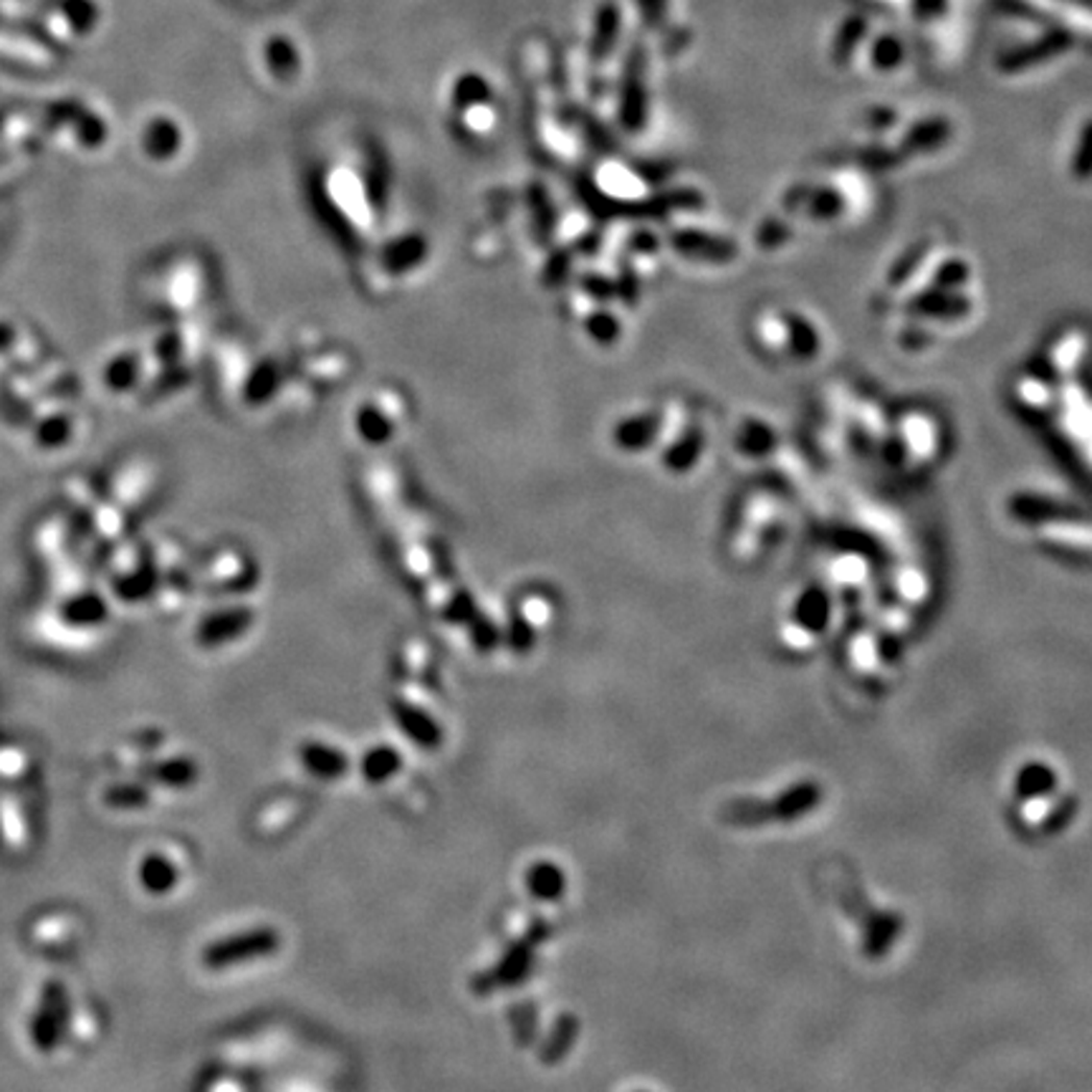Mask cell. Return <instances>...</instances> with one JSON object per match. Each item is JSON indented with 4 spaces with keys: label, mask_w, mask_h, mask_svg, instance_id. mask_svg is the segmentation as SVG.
I'll return each instance as SVG.
<instances>
[{
    "label": "cell",
    "mask_w": 1092,
    "mask_h": 1092,
    "mask_svg": "<svg viewBox=\"0 0 1092 1092\" xmlns=\"http://www.w3.org/2000/svg\"><path fill=\"white\" fill-rule=\"evenodd\" d=\"M278 946H282V936L276 933V928L261 926L218 939L216 944L205 948L202 961H205L208 969H230V966L250 964V961L273 956V953L278 951Z\"/></svg>",
    "instance_id": "6da1fadb"
},
{
    "label": "cell",
    "mask_w": 1092,
    "mask_h": 1092,
    "mask_svg": "<svg viewBox=\"0 0 1092 1092\" xmlns=\"http://www.w3.org/2000/svg\"><path fill=\"white\" fill-rule=\"evenodd\" d=\"M1070 46H1072V35L1067 33V28H1054L1052 33L1042 35V39H1037V41H1032V44L1019 46V49L1004 53L999 62V67L1001 71H1006V74H1019V71H1026V69L1037 67V64H1044V62H1049V58L1060 56V53H1065Z\"/></svg>",
    "instance_id": "7a4b0ae2"
},
{
    "label": "cell",
    "mask_w": 1092,
    "mask_h": 1092,
    "mask_svg": "<svg viewBox=\"0 0 1092 1092\" xmlns=\"http://www.w3.org/2000/svg\"><path fill=\"white\" fill-rule=\"evenodd\" d=\"M544 936H549V930L547 933L541 930V933L531 936V939H524V941H518V944H513L509 951L504 953V958L499 961L496 969H493L488 976H483L486 987L491 989L493 984H501V987H516V984L527 981V978L531 976V969H534V944L539 939H544Z\"/></svg>",
    "instance_id": "3957f363"
},
{
    "label": "cell",
    "mask_w": 1092,
    "mask_h": 1092,
    "mask_svg": "<svg viewBox=\"0 0 1092 1092\" xmlns=\"http://www.w3.org/2000/svg\"><path fill=\"white\" fill-rule=\"evenodd\" d=\"M298 763L312 774L314 779L337 781L349 772V759L337 746L324 742H304L296 751Z\"/></svg>",
    "instance_id": "277c9868"
},
{
    "label": "cell",
    "mask_w": 1092,
    "mask_h": 1092,
    "mask_svg": "<svg viewBox=\"0 0 1092 1092\" xmlns=\"http://www.w3.org/2000/svg\"><path fill=\"white\" fill-rule=\"evenodd\" d=\"M392 719H395L399 731H403L413 744L422 746V749L433 751L443 744V731H440L438 721H435L431 713L410 706V703H403V701L392 703Z\"/></svg>",
    "instance_id": "5b68a950"
},
{
    "label": "cell",
    "mask_w": 1092,
    "mask_h": 1092,
    "mask_svg": "<svg viewBox=\"0 0 1092 1092\" xmlns=\"http://www.w3.org/2000/svg\"><path fill=\"white\" fill-rule=\"evenodd\" d=\"M524 882H527L529 893L536 900H541V903H554V900H559L566 893L564 870L552 860H539L531 865Z\"/></svg>",
    "instance_id": "8992f818"
},
{
    "label": "cell",
    "mask_w": 1092,
    "mask_h": 1092,
    "mask_svg": "<svg viewBox=\"0 0 1092 1092\" xmlns=\"http://www.w3.org/2000/svg\"><path fill=\"white\" fill-rule=\"evenodd\" d=\"M577 1037H580V1019H577L575 1014H562V1017L554 1022L544 1044H541V1062H547V1065L562 1062L566 1054H569V1049L575 1047Z\"/></svg>",
    "instance_id": "52a82bcc"
},
{
    "label": "cell",
    "mask_w": 1092,
    "mask_h": 1092,
    "mask_svg": "<svg viewBox=\"0 0 1092 1092\" xmlns=\"http://www.w3.org/2000/svg\"><path fill=\"white\" fill-rule=\"evenodd\" d=\"M399 769H403V756L392 746H372L360 759V774L369 784H385L397 777Z\"/></svg>",
    "instance_id": "ba28073f"
},
{
    "label": "cell",
    "mask_w": 1092,
    "mask_h": 1092,
    "mask_svg": "<svg viewBox=\"0 0 1092 1092\" xmlns=\"http://www.w3.org/2000/svg\"><path fill=\"white\" fill-rule=\"evenodd\" d=\"M865 39H868V23H865V18H847V23L840 28L838 41H834L832 46L834 64H843L845 67L847 58L855 56Z\"/></svg>",
    "instance_id": "9c48e42d"
},
{
    "label": "cell",
    "mask_w": 1092,
    "mask_h": 1092,
    "mask_svg": "<svg viewBox=\"0 0 1092 1092\" xmlns=\"http://www.w3.org/2000/svg\"><path fill=\"white\" fill-rule=\"evenodd\" d=\"M140 877H142V885H145L149 893H167L177 882V870H175V865H172L170 860H165V857L152 855V857H147L145 865H142Z\"/></svg>",
    "instance_id": "30bf717a"
},
{
    "label": "cell",
    "mask_w": 1092,
    "mask_h": 1092,
    "mask_svg": "<svg viewBox=\"0 0 1092 1092\" xmlns=\"http://www.w3.org/2000/svg\"><path fill=\"white\" fill-rule=\"evenodd\" d=\"M903 44H900L895 35H880L875 39V44L870 46V64L880 71H893L903 64Z\"/></svg>",
    "instance_id": "8fae6325"
},
{
    "label": "cell",
    "mask_w": 1092,
    "mask_h": 1092,
    "mask_svg": "<svg viewBox=\"0 0 1092 1092\" xmlns=\"http://www.w3.org/2000/svg\"><path fill=\"white\" fill-rule=\"evenodd\" d=\"M157 779L172 786H185L198 779V769L188 759H172L163 763V767H157Z\"/></svg>",
    "instance_id": "7c38bea8"
},
{
    "label": "cell",
    "mask_w": 1092,
    "mask_h": 1092,
    "mask_svg": "<svg viewBox=\"0 0 1092 1092\" xmlns=\"http://www.w3.org/2000/svg\"><path fill=\"white\" fill-rule=\"evenodd\" d=\"M913 5H916L918 16L930 18V16H939L941 10L946 8V0H913Z\"/></svg>",
    "instance_id": "4fadbf2b"
},
{
    "label": "cell",
    "mask_w": 1092,
    "mask_h": 1092,
    "mask_svg": "<svg viewBox=\"0 0 1092 1092\" xmlns=\"http://www.w3.org/2000/svg\"><path fill=\"white\" fill-rule=\"evenodd\" d=\"M868 3L873 5H885V8H895L898 3H905V0H868Z\"/></svg>",
    "instance_id": "5bb4252c"
}]
</instances>
